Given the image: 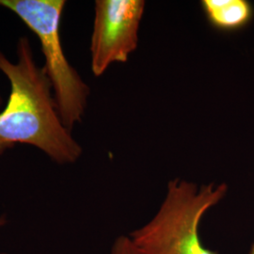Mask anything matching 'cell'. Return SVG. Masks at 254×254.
<instances>
[{"mask_svg": "<svg viewBox=\"0 0 254 254\" xmlns=\"http://www.w3.org/2000/svg\"><path fill=\"white\" fill-rule=\"evenodd\" d=\"M18 62L12 64L0 51V71L10 83L5 109L0 111V155L16 143L34 146L59 164H72L82 147L65 127L43 67L37 65L27 37L17 46Z\"/></svg>", "mask_w": 254, "mask_h": 254, "instance_id": "cell-1", "label": "cell"}, {"mask_svg": "<svg viewBox=\"0 0 254 254\" xmlns=\"http://www.w3.org/2000/svg\"><path fill=\"white\" fill-rule=\"evenodd\" d=\"M227 193L225 183L173 179L154 217L128 236L141 254H218L202 243L200 222Z\"/></svg>", "mask_w": 254, "mask_h": 254, "instance_id": "cell-2", "label": "cell"}, {"mask_svg": "<svg viewBox=\"0 0 254 254\" xmlns=\"http://www.w3.org/2000/svg\"><path fill=\"white\" fill-rule=\"evenodd\" d=\"M64 0H0L40 41L46 64L43 67L51 83L60 116L70 131L81 122L90 95L89 86L64 54L61 21Z\"/></svg>", "mask_w": 254, "mask_h": 254, "instance_id": "cell-3", "label": "cell"}, {"mask_svg": "<svg viewBox=\"0 0 254 254\" xmlns=\"http://www.w3.org/2000/svg\"><path fill=\"white\" fill-rule=\"evenodd\" d=\"M143 0H97L91 38V67L101 76L111 64L127 63L138 46Z\"/></svg>", "mask_w": 254, "mask_h": 254, "instance_id": "cell-4", "label": "cell"}, {"mask_svg": "<svg viewBox=\"0 0 254 254\" xmlns=\"http://www.w3.org/2000/svg\"><path fill=\"white\" fill-rule=\"evenodd\" d=\"M200 7L209 25L220 31H236L254 18V6L247 0H202Z\"/></svg>", "mask_w": 254, "mask_h": 254, "instance_id": "cell-5", "label": "cell"}, {"mask_svg": "<svg viewBox=\"0 0 254 254\" xmlns=\"http://www.w3.org/2000/svg\"><path fill=\"white\" fill-rule=\"evenodd\" d=\"M110 254H141L129 236H121L114 241Z\"/></svg>", "mask_w": 254, "mask_h": 254, "instance_id": "cell-6", "label": "cell"}, {"mask_svg": "<svg viewBox=\"0 0 254 254\" xmlns=\"http://www.w3.org/2000/svg\"><path fill=\"white\" fill-rule=\"evenodd\" d=\"M7 223V219L5 217H0V228L3 227Z\"/></svg>", "mask_w": 254, "mask_h": 254, "instance_id": "cell-7", "label": "cell"}, {"mask_svg": "<svg viewBox=\"0 0 254 254\" xmlns=\"http://www.w3.org/2000/svg\"><path fill=\"white\" fill-rule=\"evenodd\" d=\"M249 254H254V243L253 244V246H252V249H251Z\"/></svg>", "mask_w": 254, "mask_h": 254, "instance_id": "cell-8", "label": "cell"}, {"mask_svg": "<svg viewBox=\"0 0 254 254\" xmlns=\"http://www.w3.org/2000/svg\"><path fill=\"white\" fill-rule=\"evenodd\" d=\"M2 104H3V99H2V97L0 96V108H1V106H2Z\"/></svg>", "mask_w": 254, "mask_h": 254, "instance_id": "cell-9", "label": "cell"}, {"mask_svg": "<svg viewBox=\"0 0 254 254\" xmlns=\"http://www.w3.org/2000/svg\"></svg>", "mask_w": 254, "mask_h": 254, "instance_id": "cell-10", "label": "cell"}]
</instances>
